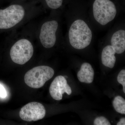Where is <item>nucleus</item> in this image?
Wrapping results in <instances>:
<instances>
[{
  "label": "nucleus",
  "instance_id": "nucleus-12",
  "mask_svg": "<svg viewBox=\"0 0 125 125\" xmlns=\"http://www.w3.org/2000/svg\"><path fill=\"white\" fill-rule=\"evenodd\" d=\"M114 109L117 112L122 114H125V100L121 96H117L113 102Z\"/></svg>",
  "mask_w": 125,
  "mask_h": 125
},
{
  "label": "nucleus",
  "instance_id": "nucleus-15",
  "mask_svg": "<svg viewBox=\"0 0 125 125\" xmlns=\"http://www.w3.org/2000/svg\"><path fill=\"white\" fill-rule=\"evenodd\" d=\"M117 81L123 86V91L125 93V70H122L118 74L117 78Z\"/></svg>",
  "mask_w": 125,
  "mask_h": 125
},
{
  "label": "nucleus",
  "instance_id": "nucleus-6",
  "mask_svg": "<svg viewBox=\"0 0 125 125\" xmlns=\"http://www.w3.org/2000/svg\"><path fill=\"white\" fill-rule=\"evenodd\" d=\"M46 113V109L42 104L32 102L26 104L21 108L19 115L23 120L35 121L44 118Z\"/></svg>",
  "mask_w": 125,
  "mask_h": 125
},
{
  "label": "nucleus",
  "instance_id": "nucleus-8",
  "mask_svg": "<svg viewBox=\"0 0 125 125\" xmlns=\"http://www.w3.org/2000/svg\"><path fill=\"white\" fill-rule=\"evenodd\" d=\"M49 93L52 97L57 101H60L65 93L68 95L72 93V90L64 76L60 75L56 77L51 84Z\"/></svg>",
  "mask_w": 125,
  "mask_h": 125
},
{
  "label": "nucleus",
  "instance_id": "nucleus-13",
  "mask_svg": "<svg viewBox=\"0 0 125 125\" xmlns=\"http://www.w3.org/2000/svg\"><path fill=\"white\" fill-rule=\"evenodd\" d=\"M46 1L48 7L51 9H56L62 5V0H46Z\"/></svg>",
  "mask_w": 125,
  "mask_h": 125
},
{
  "label": "nucleus",
  "instance_id": "nucleus-1",
  "mask_svg": "<svg viewBox=\"0 0 125 125\" xmlns=\"http://www.w3.org/2000/svg\"><path fill=\"white\" fill-rule=\"evenodd\" d=\"M69 38L70 43L73 47L76 49H83L90 44L92 32L84 21L78 20L71 26Z\"/></svg>",
  "mask_w": 125,
  "mask_h": 125
},
{
  "label": "nucleus",
  "instance_id": "nucleus-16",
  "mask_svg": "<svg viewBox=\"0 0 125 125\" xmlns=\"http://www.w3.org/2000/svg\"><path fill=\"white\" fill-rule=\"evenodd\" d=\"M7 96L6 90L3 85L0 84V97L2 98H5Z\"/></svg>",
  "mask_w": 125,
  "mask_h": 125
},
{
  "label": "nucleus",
  "instance_id": "nucleus-14",
  "mask_svg": "<svg viewBox=\"0 0 125 125\" xmlns=\"http://www.w3.org/2000/svg\"><path fill=\"white\" fill-rule=\"evenodd\" d=\"M94 125H111L109 121L104 116L97 117L94 120Z\"/></svg>",
  "mask_w": 125,
  "mask_h": 125
},
{
  "label": "nucleus",
  "instance_id": "nucleus-11",
  "mask_svg": "<svg viewBox=\"0 0 125 125\" xmlns=\"http://www.w3.org/2000/svg\"><path fill=\"white\" fill-rule=\"evenodd\" d=\"M115 52L111 45L106 46L103 49L102 54V61L105 66L113 68L115 65L116 57Z\"/></svg>",
  "mask_w": 125,
  "mask_h": 125
},
{
  "label": "nucleus",
  "instance_id": "nucleus-17",
  "mask_svg": "<svg viewBox=\"0 0 125 125\" xmlns=\"http://www.w3.org/2000/svg\"><path fill=\"white\" fill-rule=\"evenodd\" d=\"M117 125H125V118H122L120 120L117 124Z\"/></svg>",
  "mask_w": 125,
  "mask_h": 125
},
{
  "label": "nucleus",
  "instance_id": "nucleus-7",
  "mask_svg": "<svg viewBox=\"0 0 125 125\" xmlns=\"http://www.w3.org/2000/svg\"><path fill=\"white\" fill-rule=\"evenodd\" d=\"M58 27V23L54 20L48 21L42 25L39 38L44 47L49 48L54 46L56 40V33Z\"/></svg>",
  "mask_w": 125,
  "mask_h": 125
},
{
  "label": "nucleus",
  "instance_id": "nucleus-10",
  "mask_svg": "<svg viewBox=\"0 0 125 125\" xmlns=\"http://www.w3.org/2000/svg\"><path fill=\"white\" fill-rule=\"evenodd\" d=\"M94 72L92 65L87 62L83 63L77 74L79 81L81 83H91L94 80Z\"/></svg>",
  "mask_w": 125,
  "mask_h": 125
},
{
  "label": "nucleus",
  "instance_id": "nucleus-4",
  "mask_svg": "<svg viewBox=\"0 0 125 125\" xmlns=\"http://www.w3.org/2000/svg\"><path fill=\"white\" fill-rule=\"evenodd\" d=\"M22 6L13 5L6 9L0 10V29H10L20 22L24 17Z\"/></svg>",
  "mask_w": 125,
  "mask_h": 125
},
{
  "label": "nucleus",
  "instance_id": "nucleus-2",
  "mask_svg": "<svg viewBox=\"0 0 125 125\" xmlns=\"http://www.w3.org/2000/svg\"><path fill=\"white\" fill-rule=\"evenodd\" d=\"M54 74V70L49 66H37L26 73L24 77L25 83L31 88H40L53 77Z\"/></svg>",
  "mask_w": 125,
  "mask_h": 125
},
{
  "label": "nucleus",
  "instance_id": "nucleus-9",
  "mask_svg": "<svg viewBox=\"0 0 125 125\" xmlns=\"http://www.w3.org/2000/svg\"><path fill=\"white\" fill-rule=\"evenodd\" d=\"M111 46L115 53L121 54L125 50V31L120 30L114 33L111 39Z\"/></svg>",
  "mask_w": 125,
  "mask_h": 125
},
{
  "label": "nucleus",
  "instance_id": "nucleus-3",
  "mask_svg": "<svg viewBox=\"0 0 125 125\" xmlns=\"http://www.w3.org/2000/svg\"><path fill=\"white\" fill-rule=\"evenodd\" d=\"M93 10L95 20L103 25L113 20L116 14L115 6L110 0H95Z\"/></svg>",
  "mask_w": 125,
  "mask_h": 125
},
{
  "label": "nucleus",
  "instance_id": "nucleus-5",
  "mask_svg": "<svg viewBox=\"0 0 125 125\" xmlns=\"http://www.w3.org/2000/svg\"><path fill=\"white\" fill-rule=\"evenodd\" d=\"M33 47L31 42L26 39L19 40L10 49V54L15 63L23 65L31 59L33 54Z\"/></svg>",
  "mask_w": 125,
  "mask_h": 125
}]
</instances>
